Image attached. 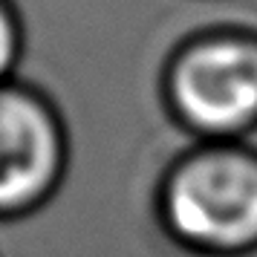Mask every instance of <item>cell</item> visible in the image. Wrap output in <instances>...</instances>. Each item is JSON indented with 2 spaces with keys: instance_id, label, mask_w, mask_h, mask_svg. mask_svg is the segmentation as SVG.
Wrapping results in <instances>:
<instances>
[{
  "instance_id": "cell-1",
  "label": "cell",
  "mask_w": 257,
  "mask_h": 257,
  "mask_svg": "<svg viewBox=\"0 0 257 257\" xmlns=\"http://www.w3.org/2000/svg\"><path fill=\"white\" fill-rule=\"evenodd\" d=\"M162 211L176 240L194 248L257 245V156L225 142L191 153L165 179Z\"/></svg>"
},
{
  "instance_id": "cell-2",
  "label": "cell",
  "mask_w": 257,
  "mask_h": 257,
  "mask_svg": "<svg viewBox=\"0 0 257 257\" xmlns=\"http://www.w3.org/2000/svg\"><path fill=\"white\" fill-rule=\"evenodd\" d=\"M168 101L176 118L205 139L231 142L257 127V38L214 32L171 58Z\"/></svg>"
},
{
  "instance_id": "cell-3",
  "label": "cell",
  "mask_w": 257,
  "mask_h": 257,
  "mask_svg": "<svg viewBox=\"0 0 257 257\" xmlns=\"http://www.w3.org/2000/svg\"><path fill=\"white\" fill-rule=\"evenodd\" d=\"M64 159L67 142L52 107L24 87L0 84V217L49 197Z\"/></svg>"
},
{
  "instance_id": "cell-4",
  "label": "cell",
  "mask_w": 257,
  "mask_h": 257,
  "mask_svg": "<svg viewBox=\"0 0 257 257\" xmlns=\"http://www.w3.org/2000/svg\"><path fill=\"white\" fill-rule=\"evenodd\" d=\"M21 24L6 0H0V84H9V75L21 58Z\"/></svg>"
}]
</instances>
